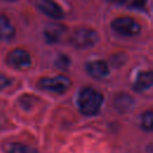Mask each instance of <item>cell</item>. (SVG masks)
<instances>
[{
	"label": "cell",
	"mask_w": 153,
	"mask_h": 153,
	"mask_svg": "<svg viewBox=\"0 0 153 153\" xmlns=\"http://www.w3.org/2000/svg\"><path fill=\"white\" fill-rule=\"evenodd\" d=\"M7 1H14V0H7Z\"/></svg>",
	"instance_id": "obj_18"
},
{
	"label": "cell",
	"mask_w": 153,
	"mask_h": 153,
	"mask_svg": "<svg viewBox=\"0 0 153 153\" xmlns=\"http://www.w3.org/2000/svg\"><path fill=\"white\" fill-rule=\"evenodd\" d=\"M69 65H71V60H69V57L67 55L61 54L55 60V66L57 68H60V69H67L69 67Z\"/></svg>",
	"instance_id": "obj_14"
},
{
	"label": "cell",
	"mask_w": 153,
	"mask_h": 153,
	"mask_svg": "<svg viewBox=\"0 0 153 153\" xmlns=\"http://www.w3.org/2000/svg\"><path fill=\"white\" fill-rule=\"evenodd\" d=\"M37 7L41 12H43L44 14H47L54 19H61L65 14L62 8L54 0H38Z\"/></svg>",
	"instance_id": "obj_6"
},
{
	"label": "cell",
	"mask_w": 153,
	"mask_h": 153,
	"mask_svg": "<svg viewBox=\"0 0 153 153\" xmlns=\"http://www.w3.org/2000/svg\"><path fill=\"white\" fill-rule=\"evenodd\" d=\"M65 31H66V27L61 24H57V23L49 24L44 29V38L48 43H57L62 38Z\"/></svg>",
	"instance_id": "obj_8"
},
{
	"label": "cell",
	"mask_w": 153,
	"mask_h": 153,
	"mask_svg": "<svg viewBox=\"0 0 153 153\" xmlns=\"http://www.w3.org/2000/svg\"><path fill=\"white\" fill-rule=\"evenodd\" d=\"M98 42V33L92 29H78L71 36V44L76 49H90Z\"/></svg>",
	"instance_id": "obj_2"
},
{
	"label": "cell",
	"mask_w": 153,
	"mask_h": 153,
	"mask_svg": "<svg viewBox=\"0 0 153 153\" xmlns=\"http://www.w3.org/2000/svg\"><path fill=\"white\" fill-rule=\"evenodd\" d=\"M146 1L147 0H131L130 6L134 7V8H136V10H142V8H145Z\"/></svg>",
	"instance_id": "obj_15"
},
{
	"label": "cell",
	"mask_w": 153,
	"mask_h": 153,
	"mask_svg": "<svg viewBox=\"0 0 153 153\" xmlns=\"http://www.w3.org/2000/svg\"><path fill=\"white\" fill-rule=\"evenodd\" d=\"M103 104V96L92 87H85L80 91L78 97V108L81 114L93 116L98 114Z\"/></svg>",
	"instance_id": "obj_1"
},
{
	"label": "cell",
	"mask_w": 153,
	"mask_h": 153,
	"mask_svg": "<svg viewBox=\"0 0 153 153\" xmlns=\"http://www.w3.org/2000/svg\"><path fill=\"white\" fill-rule=\"evenodd\" d=\"M114 31L122 36H136L141 31L140 24L130 17H121L111 23Z\"/></svg>",
	"instance_id": "obj_4"
},
{
	"label": "cell",
	"mask_w": 153,
	"mask_h": 153,
	"mask_svg": "<svg viewBox=\"0 0 153 153\" xmlns=\"http://www.w3.org/2000/svg\"><path fill=\"white\" fill-rule=\"evenodd\" d=\"M86 71L94 79H103L109 74L108 63L103 60H96L88 62L86 66Z\"/></svg>",
	"instance_id": "obj_7"
},
{
	"label": "cell",
	"mask_w": 153,
	"mask_h": 153,
	"mask_svg": "<svg viewBox=\"0 0 153 153\" xmlns=\"http://www.w3.org/2000/svg\"><path fill=\"white\" fill-rule=\"evenodd\" d=\"M110 2H115V4H123L126 0H108Z\"/></svg>",
	"instance_id": "obj_17"
},
{
	"label": "cell",
	"mask_w": 153,
	"mask_h": 153,
	"mask_svg": "<svg viewBox=\"0 0 153 153\" xmlns=\"http://www.w3.org/2000/svg\"><path fill=\"white\" fill-rule=\"evenodd\" d=\"M10 84H11V80H10L6 75L0 74V90H4V88L7 87Z\"/></svg>",
	"instance_id": "obj_16"
},
{
	"label": "cell",
	"mask_w": 153,
	"mask_h": 153,
	"mask_svg": "<svg viewBox=\"0 0 153 153\" xmlns=\"http://www.w3.org/2000/svg\"><path fill=\"white\" fill-rule=\"evenodd\" d=\"M115 104H116V106L118 108V109H128L129 106H130V104H131V99H130V97L128 96V94H120L117 98H116V100H115Z\"/></svg>",
	"instance_id": "obj_13"
},
{
	"label": "cell",
	"mask_w": 153,
	"mask_h": 153,
	"mask_svg": "<svg viewBox=\"0 0 153 153\" xmlns=\"http://www.w3.org/2000/svg\"><path fill=\"white\" fill-rule=\"evenodd\" d=\"M16 29L11 20L5 16L0 14V39L2 41H10L14 37Z\"/></svg>",
	"instance_id": "obj_9"
},
{
	"label": "cell",
	"mask_w": 153,
	"mask_h": 153,
	"mask_svg": "<svg viewBox=\"0 0 153 153\" xmlns=\"http://www.w3.org/2000/svg\"><path fill=\"white\" fill-rule=\"evenodd\" d=\"M37 86L43 91H49L53 93H65L71 87V80L65 75H57L53 78H42Z\"/></svg>",
	"instance_id": "obj_3"
},
{
	"label": "cell",
	"mask_w": 153,
	"mask_h": 153,
	"mask_svg": "<svg viewBox=\"0 0 153 153\" xmlns=\"http://www.w3.org/2000/svg\"><path fill=\"white\" fill-rule=\"evenodd\" d=\"M6 62L16 69H25L31 65V59L26 50L17 48L7 54Z\"/></svg>",
	"instance_id": "obj_5"
},
{
	"label": "cell",
	"mask_w": 153,
	"mask_h": 153,
	"mask_svg": "<svg viewBox=\"0 0 153 153\" xmlns=\"http://www.w3.org/2000/svg\"><path fill=\"white\" fill-rule=\"evenodd\" d=\"M7 153H38V151L20 142H12L7 146Z\"/></svg>",
	"instance_id": "obj_11"
},
{
	"label": "cell",
	"mask_w": 153,
	"mask_h": 153,
	"mask_svg": "<svg viewBox=\"0 0 153 153\" xmlns=\"http://www.w3.org/2000/svg\"><path fill=\"white\" fill-rule=\"evenodd\" d=\"M151 86H152V72L151 71L141 72L137 75V78H136V80L133 85L134 90L137 91V92L146 91V90L151 88Z\"/></svg>",
	"instance_id": "obj_10"
},
{
	"label": "cell",
	"mask_w": 153,
	"mask_h": 153,
	"mask_svg": "<svg viewBox=\"0 0 153 153\" xmlns=\"http://www.w3.org/2000/svg\"><path fill=\"white\" fill-rule=\"evenodd\" d=\"M152 124H153V114L151 110H147L141 116V127L143 130L149 131L152 130Z\"/></svg>",
	"instance_id": "obj_12"
}]
</instances>
